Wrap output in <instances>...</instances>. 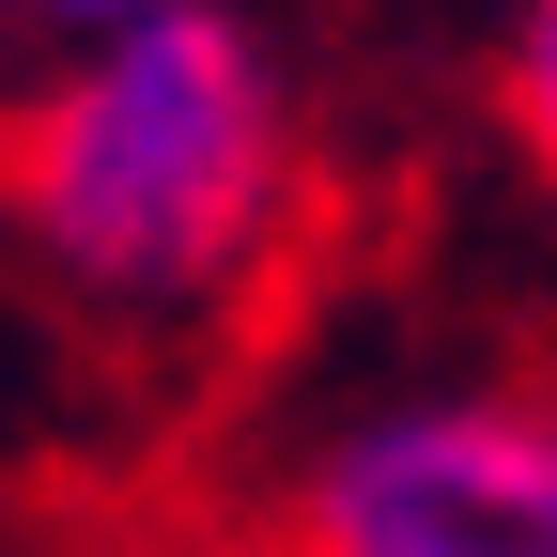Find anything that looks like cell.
Returning <instances> with one entry per match:
<instances>
[{
	"mask_svg": "<svg viewBox=\"0 0 557 557\" xmlns=\"http://www.w3.org/2000/svg\"><path fill=\"white\" fill-rule=\"evenodd\" d=\"M0 62H16V0H0Z\"/></svg>",
	"mask_w": 557,
	"mask_h": 557,
	"instance_id": "cell-5",
	"label": "cell"
},
{
	"mask_svg": "<svg viewBox=\"0 0 557 557\" xmlns=\"http://www.w3.org/2000/svg\"><path fill=\"white\" fill-rule=\"evenodd\" d=\"M310 201V109L233 0L32 47L0 78V233L94 310H233Z\"/></svg>",
	"mask_w": 557,
	"mask_h": 557,
	"instance_id": "cell-1",
	"label": "cell"
},
{
	"mask_svg": "<svg viewBox=\"0 0 557 557\" xmlns=\"http://www.w3.org/2000/svg\"><path fill=\"white\" fill-rule=\"evenodd\" d=\"M496 124H511L527 186L557 201V0H511V47H496Z\"/></svg>",
	"mask_w": 557,
	"mask_h": 557,
	"instance_id": "cell-3",
	"label": "cell"
},
{
	"mask_svg": "<svg viewBox=\"0 0 557 557\" xmlns=\"http://www.w3.org/2000/svg\"><path fill=\"white\" fill-rule=\"evenodd\" d=\"M156 16V0H16V47H78V32H124Z\"/></svg>",
	"mask_w": 557,
	"mask_h": 557,
	"instance_id": "cell-4",
	"label": "cell"
},
{
	"mask_svg": "<svg viewBox=\"0 0 557 557\" xmlns=\"http://www.w3.org/2000/svg\"><path fill=\"white\" fill-rule=\"evenodd\" d=\"M278 557H557V372H387L278 465Z\"/></svg>",
	"mask_w": 557,
	"mask_h": 557,
	"instance_id": "cell-2",
	"label": "cell"
}]
</instances>
